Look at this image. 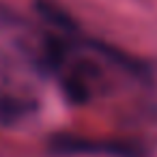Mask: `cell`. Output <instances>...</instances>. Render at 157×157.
Wrapping results in <instances>:
<instances>
[{
  "mask_svg": "<svg viewBox=\"0 0 157 157\" xmlns=\"http://www.w3.org/2000/svg\"><path fill=\"white\" fill-rule=\"evenodd\" d=\"M50 151L56 155H105V157H140L142 148L127 140H105L86 136L58 133L50 140Z\"/></svg>",
  "mask_w": 157,
  "mask_h": 157,
  "instance_id": "1",
  "label": "cell"
},
{
  "mask_svg": "<svg viewBox=\"0 0 157 157\" xmlns=\"http://www.w3.org/2000/svg\"><path fill=\"white\" fill-rule=\"evenodd\" d=\"M26 112L24 101L15 99V97H2L0 95V121H13L17 116H22Z\"/></svg>",
  "mask_w": 157,
  "mask_h": 157,
  "instance_id": "2",
  "label": "cell"
}]
</instances>
